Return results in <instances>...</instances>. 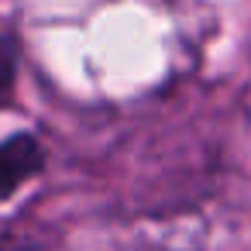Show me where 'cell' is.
<instances>
[{"instance_id":"obj_1","label":"cell","mask_w":251,"mask_h":251,"mask_svg":"<svg viewBox=\"0 0 251 251\" xmlns=\"http://www.w3.org/2000/svg\"><path fill=\"white\" fill-rule=\"evenodd\" d=\"M42 169H45V148L35 134L4 138L0 141V200H11Z\"/></svg>"},{"instance_id":"obj_2","label":"cell","mask_w":251,"mask_h":251,"mask_svg":"<svg viewBox=\"0 0 251 251\" xmlns=\"http://www.w3.org/2000/svg\"><path fill=\"white\" fill-rule=\"evenodd\" d=\"M11 86H14V52L0 38V100L11 93Z\"/></svg>"}]
</instances>
